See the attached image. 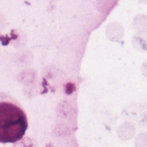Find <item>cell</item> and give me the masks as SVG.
<instances>
[{
    "label": "cell",
    "instance_id": "obj_1",
    "mask_svg": "<svg viewBox=\"0 0 147 147\" xmlns=\"http://www.w3.org/2000/svg\"><path fill=\"white\" fill-rule=\"evenodd\" d=\"M27 119L24 112L13 103H0V142L15 143L26 133Z\"/></svg>",
    "mask_w": 147,
    "mask_h": 147
}]
</instances>
